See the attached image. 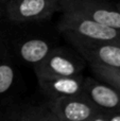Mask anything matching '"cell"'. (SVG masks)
Returning <instances> with one entry per match:
<instances>
[{
	"instance_id": "cell-4",
	"label": "cell",
	"mask_w": 120,
	"mask_h": 121,
	"mask_svg": "<svg viewBox=\"0 0 120 121\" xmlns=\"http://www.w3.org/2000/svg\"><path fill=\"white\" fill-rule=\"evenodd\" d=\"M84 62L80 54L65 48H52L44 60L34 65V72L36 78L77 75L84 70Z\"/></svg>"
},
{
	"instance_id": "cell-12",
	"label": "cell",
	"mask_w": 120,
	"mask_h": 121,
	"mask_svg": "<svg viewBox=\"0 0 120 121\" xmlns=\"http://www.w3.org/2000/svg\"><path fill=\"white\" fill-rule=\"evenodd\" d=\"M15 81V70L10 63L0 62V95L8 92Z\"/></svg>"
},
{
	"instance_id": "cell-3",
	"label": "cell",
	"mask_w": 120,
	"mask_h": 121,
	"mask_svg": "<svg viewBox=\"0 0 120 121\" xmlns=\"http://www.w3.org/2000/svg\"><path fill=\"white\" fill-rule=\"evenodd\" d=\"M64 34L85 62L120 68V46L118 45L83 37L69 32Z\"/></svg>"
},
{
	"instance_id": "cell-5",
	"label": "cell",
	"mask_w": 120,
	"mask_h": 121,
	"mask_svg": "<svg viewBox=\"0 0 120 121\" xmlns=\"http://www.w3.org/2000/svg\"><path fill=\"white\" fill-rule=\"evenodd\" d=\"M3 9L6 18L15 23L42 21L62 11L59 0H6Z\"/></svg>"
},
{
	"instance_id": "cell-7",
	"label": "cell",
	"mask_w": 120,
	"mask_h": 121,
	"mask_svg": "<svg viewBox=\"0 0 120 121\" xmlns=\"http://www.w3.org/2000/svg\"><path fill=\"white\" fill-rule=\"evenodd\" d=\"M83 92L104 112H120V90L97 79L85 77Z\"/></svg>"
},
{
	"instance_id": "cell-14",
	"label": "cell",
	"mask_w": 120,
	"mask_h": 121,
	"mask_svg": "<svg viewBox=\"0 0 120 121\" xmlns=\"http://www.w3.org/2000/svg\"><path fill=\"white\" fill-rule=\"evenodd\" d=\"M4 14V9H3V4H1L0 3V16L1 15H3Z\"/></svg>"
},
{
	"instance_id": "cell-15",
	"label": "cell",
	"mask_w": 120,
	"mask_h": 121,
	"mask_svg": "<svg viewBox=\"0 0 120 121\" xmlns=\"http://www.w3.org/2000/svg\"><path fill=\"white\" fill-rule=\"evenodd\" d=\"M116 8H117V9H118V10L120 11V2H119V3H117V5H116Z\"/></svg>"
},
{
	"instance_id": "cell-1",
	"label": "cell",
	"mask_w": 120,
	"mask_h": 121,
	"mask_svg": "<svg viewBox=\"0 0 120 121\" xmlns=\"http://www.w3.org/2000/svg\"><path fill=\"white\" fill-rule=\"evenodd\" d=\"M57 29L60 32L73 33L83 37L107 42L120 46V29L85 18L69 12H62Z\"/></svg>"
},
{
	"instance_id": "cell-13",
	"label": "cell",
	"mask_w": 120,
	"mask_h": 121,
	"mask_svg": "<svg viewBox=\"0 0 120 121\" xmlns=\"http://www.w3.org/2000/svg\"><path fill=\"white\" fill-rule=\"evenodd\" d=\"M103 121H120V112H112V113L104 112Z\"/></svg>"
},
{
	"instance_id": "cell-16",
	"label": "cell",
	"mask_w": 120,
	"mask_h": 121,
	"mask_svg": "<svg viewBox=\"0 0 120 121\" xmlns=\"http://www.w3.org/2000/svg\"><path fill=\"white\" fill-rule=\"evenodd\" d=\"M6 1V0H0V3H1V4H4V2H5Z\"/></svg>"
},
{
	"instance_id": "cell-9",
	"label": "cell",
	"mask_w": 120,
	"mask_h": 121,
	"mask_svg": "<svg viewBox=\"0 0 120 121\" xmlns=\"http://www.w3.org/2000/svg\"><path fill=\"white\" fill-rule=\"evenodd\" d=\"M2 120L12 121H59L52 109L51 99L43 103L16 104L4 111Z\"/></svg>"
},
{
	"instance_id": "cell-8",
	"label": "cell",
	"mask_w": 120,
	"mask_h": 121,
	"mask_svg": "<svg viewBox=\"0 0 120 121\" xmlns=\"http://www.w3.org/2000/svg\"><path fill=\"white\" fill-rule=\"evenodd\" d=\"M84 78L82 73L69 77H42L37 78V82L47 98L57 99L82 94Z\"/></svg>"
},
{
	"instance_id": "cell-10",
	"label": "cell",
	"mask_w": 120,
	"mask_h": 121,
	"mask_svg": "<svg viewBox=\"0 0 120 121\" xmlns=\"http://www.w3.org/2000/svg\"><path fill=\"white\" fill-rule=\"evenodd\" d=\"M51 47L48 42L39 38H32L21 43L18 47V55L26 63L35 64L39 63L47 56L51 50Z\"/></svg>"
},
{
	"instance_id": "cell-2",
	"label": "cell",
	"mask_w": 120,
	"mask_h": 121,
	"mask_svg": "<svg viewBox=\"0 0 120 121\" xmlns=\"http://www.w3.org/2000/svg\"><path fill=\"white\" fill-rule=\"evenodd\" d=\"M52 109L59 121H103L104 111L84 92L51 99Z\"/></svg>"
},
{
	"instance_id": "cell-6",
	"label": "cell",
	"mask_w": 120,
	"mask_h": 121,
	"mask_svg": "<svg viewBox=\"0 0 120 121\" xmlns=\"http://www.w3.org/2000/svg\"><path fill=\"white\" fill-rule=\"evenodd\" d=\"M61 12H69L120 29V11L103 0H59Z\"/></svg>"
},
{
	"instance_id": "cell-11",
	"label": "cell",
	"mask_w": 120,
	"mask_h": 121,
	"mask_svg": "<svg viewBox=\"0 0 120 121\" xmlns=\"http://www.w3.org/2000/svg\"><path fill=\"white\" fill-rule=\"evenodd\" d=\"M88 64L97 79L120 90V68L110 67L98 63H88Z\"/></svg>"
}]
</instances>
